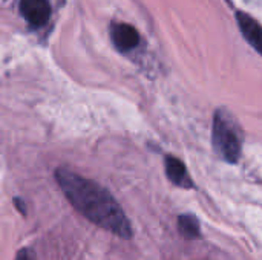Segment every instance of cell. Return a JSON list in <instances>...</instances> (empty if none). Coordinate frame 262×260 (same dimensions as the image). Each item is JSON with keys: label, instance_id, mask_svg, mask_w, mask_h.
<instances>
[{"label": "cell", "instance_id": "6da1fadb", "mask_svg": "<svg viewBox=\"0 0 262 260\" xmlns=\"http://www.w3.org/2000/svg\"><path fill=\"white\" fill-rule=\"evenodd\" d=\"M55 179L68 202L89 222L123 239L132 236L127 216L104 187L66 167L57 169Z\"/></svg>", "mask_w": 262, "mask_h": 260}, {"label": "cell", "instance_id": "7a4b0ae2", "mask_svg": "<svg viewBox=\"0 0 262 260\" xmlns=\"http://www.w3.org/2000/svg\"><path fill=\"white\" fill-rule=\"evenodd\" d=\"M212 143L213 149L224 161L232 164L238 161L243 146L241 129L235 118L226 110H218L213 116Z\"/></svg>", "mask_w": 262, "mask_h": 260}, {"label": "cell", "instance_id": "3957f363", "mask_svg": "<svg viewBox=\"0 0 262 260\" xmlns=\"http://www.w3.org/2000/svg\"><path fill=\"white\" fill-rule=\"evenodd\" d=\"M18 8L25 20L34 28L45 26L51 17V5L48 0H20Z\"/></svg>", "mask_w": 262, "mask_h": 260}, {"label": "cell", "instance_id": "277c9868", "mask_svg": "<svg viewBox=\"0 0 262 260\" xmlns=\"http://www.w3.org/2000/svg\"><path fill=\"white\" fill-rule=\"evenodd\" d=\"M111 38L114 46L121 52H129L135 49L140 43L138 31L127 23H115L111 28Z\"/></svg>", "mask_w": 262, "mask_h": 260}, {"label": "cell", "instance_id": "5b68a950", "mask_svg": "<svg viewBox=\"0 0 262 260\" xmlns=\"http://www.w3.org/2000/svg\"><path fill=\"white\" fill-rule=\"evenodd\" d=\"M238 26L243 31L244 38L259 52L262 55V26L249 14L246 12H238Z\"/></svg>", "mask_w": 262, "mask_h": 260}, {"label": "cell", "instance_id": "8992f818", "mask_svg": "<svg viewBox=\"0 0 262 260\" xmlns=\"http://www.w3.org/2000/svg\"><path fill=\"white\" fill-rule=\"evenodd\" d=\"M166 175L170 182L180 187H190V179L187 176L186 166L175 156L166 158Z\"/></svg>", "mask_w": 262, "mask_h": 260}, {"label": "cell", "instance_id": "52a82bcc", "mask_svg": "<svg viewBox=\"0 0 262 260\" xmlns=\"http://www.w3.org/2000/svg\"><path fill=\"white\" fill-rule=\"evenodd\" d=\"M178 230L187 239H196V238L201 236L200 222L192 215H181L178 218Z\"/></svg>", "mask_w": 262, "mask_h": 260}, {"label": "cell", "instance_id": "ba28073f", "mask_svg": "<svg viewBox=\"0 0 262 260\" xmlns=\"http://www.w3.org/2000/svg\"><path fill=\"white\" fill-rule=\"evenodd\" d=\"M15 260H35V257H34V253H32L29 248H21V250L17 253Z\"/></svg>", "mask_w": 262, "mask_h": 260}, {"label": "cell", "instance_id": "9c48e42d", "mask_svg": "<svg viewBox=\"0 0 262 260\" xmlns=\"http://www.w3.org/2000/svg\"><path fill=\"white\" fill-rule=\"evenodd\" d=\"M14 202H15L17 208H18V210H20V211H21V213L25 215V213H26V210H25V208H26V207H25V204H23V202H20V199H15Z\"/></svg>", "mask_w": 262, "mask_h": 260}]
</instances>
